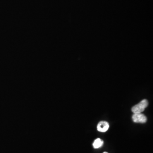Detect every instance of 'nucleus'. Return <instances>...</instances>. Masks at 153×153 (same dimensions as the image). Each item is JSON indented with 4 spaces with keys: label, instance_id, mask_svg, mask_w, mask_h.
<instances>
[{
    "label": "nucleus",
    "instance_id": "f03ea898",
    "mask_svg": "<svg viewBox=\"0 0 153 153\" xmlns=\"http://www.w3.org/2000/svg\"><path fill=\"white\" fill-rule=\"evenodd\" d=\"M132 120L136 123H145L147 121V117L142 113L134 114L132 116Z\"/></svg>",
    "mask_w": 153,
    "mask_h": 153
},
{
    "label": "nucleus",
    "instance_id": "f257e3e1",
    "mask_svg": "<svg viewBox=\"0 0 153 153\" xmlns=\"http://www.w3.org/2000/svg\"><path fill=\"white\" fill-rule=\"evenodd\" d=\"M148 101L146 99H143L138 104L134 105L131 108V111L134 114L142 113V112L148 107Z\"/></svg>",
    "mask_w": 153,
    "mask_h": 153
},
{
    "label": "nucleus",
    "instance_id": "7ed1b4c3",
    "mask_svg": "<svg viewBox=\"0 0 153 153\" xmlns=\"http://www.w3.org/2000/svg\"><path fill=\"white\" fill-rule=\"evenodd\" d=\"M109 128V123L105 121H100L97 126V129L100 132H105L108 130Z\"/></svg>",
    "mask_w": 153,
    "mask_h": 153
},
{
    "label": "nucleus",
    "instance_id": "20e7f679",
    "mask_svg": "<svg viewBox=\"0 0 153 153\" xmlns=\"http://www.w3.org/2000/svg\"><path fill=\"white\" fill-rule=\"evenodd\" d=\"M104 142L100 138H97L93 142V147L94 149H99L103 145Z\"/></svg>",
    "mask_w": 153,
    "mask_h": 153
},
{
    "label": "nucleus",
    "instance_id": "39448f33",
    "mask_svg": "<svg viewBox=\"0 0 153 153\" xmlns=\"http://www.w3.org/2000/svg\"><path fill=\"white\" fill-rule=\"evenodd\" d=\"M107 153V152H104V153Z\"/></svg>",
    "mask_w": 153,
    "mask_h": 153
}]
</instances>
